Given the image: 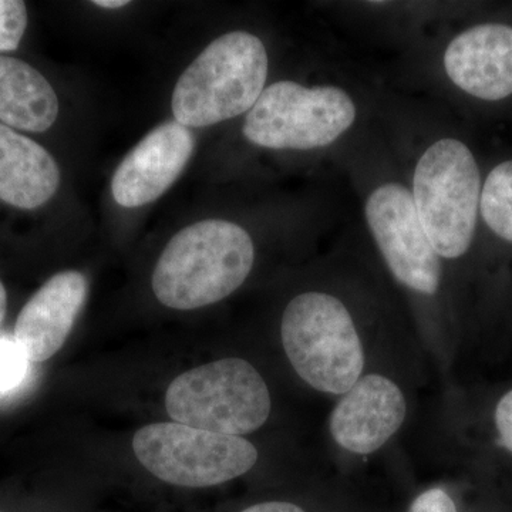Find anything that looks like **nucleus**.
I'll use <instances>...</instances> for the list:
<instances>
[{"instance_id":"1","label":"nucleus","mask_w":512,"mask_h":512,"mask_svg":"<svg viewBox=\"0 0 512 512\" xmlns=\"http://www.w3.org/2000/svg\"><path fill=\"white\" fill-rule=\"evenodd\" d=\"M254 262L247 229L225 220L195 222L175 234L158 259L154 295L177 311L204 308L238 291Z\"/></svg>"},{"instance_id":"16","label":"nucleus","mask_w":512,"mask_h":512,"mask_svg":"<svg viewBox=\"0 0 512 512\" xmlns=\"http://www.w3.org/2000/svg\"><path fill=\"white\" fill-rule=\"evenodd\" d=\"M26 28V3L20 0H0V53L18 49Z\"/></svg>"},{"instance_id":"9","label":"nucleus","mask_w":512,"mask_h":512,"mask_svg":"<svg viewBox=\"0 0 512 512\" xmlns=\"http://www.w3.org/2000/svg\"><path fill=\"white\" fill-rule=\"evenodd\" d=\"M407 410L399 384L379 373H369L340 396L330 413V434L343 450L369 456L399 433Z\"/></svg>"},{"instance_id":"20","label":"nucleus","mask_w":512,"mask_h":512,"mask_svg":"<svg viewBox=\"0 0 512 512\" xmlns=\"http://www.w3.org/2000/svg\"><path fill=\"white\" fill-rule=\"evenodd\" d=\"M241 512H305L299 505L286 503V501H266L245 508Z\"/></svg>"},{"instance_id":"18","label":"nucleus","mask_w":512,"mask_h":512,"mask_svg":"<svg viewBox=\"0 0 512 512\" xmlns=\"http://www.w3.org/2000/svg\"><path fill=\"white\" fill-rule=\"evenodd\" d=\"M409 512H457L456 503L446 490L429 488L410 505Z\"/></svg>"},{"instance_id":"15","label":"nucleus","mask_w":512,"mask_h":512,"mask_svg":"<svg viewBox=\"0 0 512 512\" xmlns=\"http://www.w3.org/2000/svg\"><path fill=\"white\" fill-rule=\"evenodd\" d=\"M480 217L495 237L512 244V160L495 165L485 178Z\"/></svg>"},{"instance_id":"22","label":"nucleus","mask_w":512,"mask_h":512,"mask_svg":"<svg viewBox=\"0 0 512 512\" xmlns=\"http://www.w3.org/2000/svg\"><path fill=\"white\" fill-rule=\"evenodd\" d=\"M6 306H8V295H6L5 286L0 281V325H2L3 319H5Z\"/></svg>"},{"instance_id":"10","label":"nucleus","mask_w":512,"mask_h":512,"mask_svg":"<svg viewBox=\"0 0 512 512\" xmlns=\"http://www.w3.org/2000/svg\"><path fill=\"white\" fill-rule=\"evenodd\" d=\"M195 137L178 121L154 128L124 157L111 180V194L124 208L158 200L191 160Z\"/></svg>"},{"instance_id":"4","label":"nucleus","mask_w":512,"mask_h":512,"mask_svg":"<svg viewBox=\"0 0 512 512\" xmlns=\"http://www.w3.org/2000/svg\"><path fill=\"white\" fill-rule=\"evenodd\" d=\"M281 338L296 375L316 392L342 396L365 372V348L355 319L333 293L296 295L282 315Z\"/></svg>"},{"instance_id":"14","label":"nucleus","mask_w":512,"mask_h":512,"mask_svg":"<svg viewBox=\"0 0 512 512\" xmlns=\"http://www.w3.org/2000/svg\"><path fill=\"white\" fill-rule=\"evenodd\" d=\"M59 116L52 84L35 67L0 55V121L16 130L43 133Z\"/></svg>"},{"instance_id":"11","label":"nucleus","mask_w":512,"mask_h":512,"mask_svg":"<svg viewBox=\"0 0 512 512\" xmlns=\"http://www.w3.org/2000/svg\"><path fill=\"white\" fill-rule=\"evenodd\" d=\"M444 73L474 99L501 101L512 96V26L481 23L458 33L444 49Z\"/></svg>"},{"instance_id":"19","label":"nucleus","mask_w":512,"mask_h":512,"mask_svg":"<svg viewBox=\"0 0 512 512\" xmlns=\"http://www.w3.org/2000/svg\"><path fill=\"white\" fill-rule=\"evenodd\" d=\"M495 429L501 444L512 454V390L501 397L494 413Z\"/></svg>"},{"instance_id":"12","label":"nucleus","mask_w":512,"mask_h":512,"mask_svg":"<svg viewBox=\"0 0 512 512\" xmlns=\"http://www.w3.org/2000/svg\"><path fill=\"white\" fill-rule=\"evenodd\" d=\"M89 284L82 272H60L26 303L15 326L16 342L29 362H46L56 355L86 303Z\"/></svg>"},{"instance_id":"3","label":"nucleus","mask_w":512,"mask_h":512,"mask_svg":"<svg viewBox=\"0 0 512 512\" xmlns=\"http://www.w3.org/2000/svg\"><path fill=\"white\" fill-rule=\"evenodd\" d=\"M481 173L464 141H431L414 164V208L424 234L441 259L454 261L470 251L480 220Z\"/></svg>"},{"instance_id":"17","label":"nucleus","mask_w":512,"mask_h":512,"mask_svg":"<svg viewBox=\"0 0 512 512\" xmlns=\"http://www.w3.org/2000/svg\"><path fill=\"white\" fill-rule=\"evenodd\" d=\"M29 363L15 338L0 336V393H8L23 382Z\"/></svg>"},{"instance_id":"7","label":"nucleus","mask_w":512,"mask_h":512,"mask_svg":"<svg viewBox=\"0 0 512 512\" xmlns=\"http://www.w3.org/2000/svg\"><path fill=\"white\" fill-rule=\"evenodd\" d=\"M133 450L153 476L187 488L228 483L252 470L259 457L244 437L180 423L148 424L134 436Z\"/></svg>"},{"instance_id":"2","label":"nucleus","mask_w":512,"mask_h":512,"mask_svg":"<svg viewBox=\"0 0 512 512\" xmlns=\"http://www.w3.org/2000/svg\"><path fill=\"white\" fill-rule=\"evenodd\" d=\"M268 73V50L258 36L234 30L217 37L175 84V121L200 128L247 114L264 92Z\"/></svg>"},{"instance_id":"6","label":"nucleus","mask_w":512,"mask_h":512,"mask_svg":"<svg viewBox=\"0 0 512 512\" xmlns=\"http://www.w3.org/2000/svg\"><path fill=\"white\" fill-rule=\"evenodd\" d=\"M165 407L175 423L242 437L264 426L272 399L251 363L229 357L178 376L165 394Z\"/></svg>"},{"instance_id":"21","label":"nucleus","mask_w":512,"mask_h":512,"mask_svg":"<svg viewBox=\"0 0 512 512\" xmlns=\"http://www.w3.org/2000/svg\"><path fill=\"white\" fill-rule=\"evenodd\" d=\"M93 5L99 6L104 9H120L128 5L126 0H96Z\"/></svg>"},{"instance_id":"8","label":"nucleus","mask_w":512,"mask_h":512,"mask_svg":"<svg viewBox=\"0 0 512 512\" xmlns=\"http://www.w3.org/2000/svg\"><path fill=\"white\" fill-rule=\"evenodd\" d=\"M363 211L377 251L397 284L426 298L436 295L443 281V259L424 234L410 188L399 181L377 184Z\"/></svg>"},{"instance_id":"13","label":"nucleus","mask_w":512,"mask_h":512,"mask_svg":"<svg viewBox=\"0 0 512 512\" xmlns=\"http://www.w3.org/2000/svg\"><path fill=\"white\" fill-rule=\"evenodd\" d=\"M55 158L36 141L0 123V201L35 210L59 190Z\"/></svg>"},{"instance_id":"5","label":"nucleus","mask_w":512,"mask_h":512,"mask_svg":"<svg viewBox=\"0 0 512 512\" xmlns=\"http://www.w3.org/2000/svg\"><path fill=\"white\" fill-rule=\"evenodd\" d=\"M356 120V101L343 87L281 80L245 114L242 133L268 150L319 151L338 143Z\"/></svg>"}]
</instances>
